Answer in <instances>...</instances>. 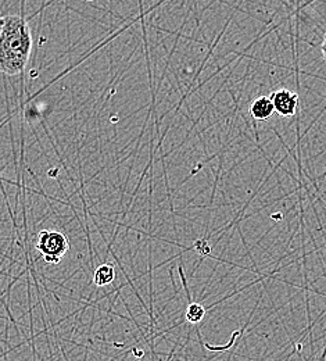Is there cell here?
Wrapping results in <instances>:
<instances>
[{
  "label": "cell",
  "mask_w": 326,
  "mask_h": 361,
  "mask_svg": "<svg viewBox=\"0 0 326 361\" xmlns=\"http://www.w3.org/2000/svg\"><path fill=\"white\" fill-rule=\"evenodd\" d=\"M206 317V309L203 305L192 302L187 306V313H185V319L189 324H199L203 321V318Z\"/></svg>",
  "instance_id": "6"
},
{
  "label": "cell",
  "mask_w": 326,
  "mask_h": 361,
  "mask_svg": "<svg viewBox=\"0 0 326 361\" xmlns=\"http://www.w3.org/2000/svg\"><path fill=\"white\" fill-rule=\"evenodd\" d=\"M37 249L42 255L45 263L57 264L70 249L68 238L58 231L42 229L37 238Z\"/></svg>",
  "instance_id": "2"
},
{
  "label": "cell",
  "mask_w": 326,
  "mask_h": 361,
  "mask_svg": "<svg viewBox=\"0 0 326 361\" xmlns=\"http://www.w3.org/2000/svg\"><path fill=\"white\" fill-rule=\"evenodd\" d=\"M1 24H3V17L0 16V30H1Z\"/></svg>",
  "instance_id": "8"
},
{
  "label": "cell",
  "mask_w": 326,
  "mask_h": 361,
  "mask_svg": "<svg viewBox=\"0 0 326 361\" xmlns=\"http://www.w3.org/2000/svg\"><path fill=\"white\" fill-rule=\"evenodd\" d=\"M275 111L282 117H293L299 106V94L293 90H278L270 94Z\"/></svg>",
  "instance_id": "3"
},
{
  "label": "cell",
  "mask_w": 326,
  "mask_h": 361,
  "mask_svg": "<svg viewBox=\"0 0 326 361\" xmlns=\"http://www.w3.org/2000/svg\"><path fill=\"white\" fill-rule=\"evenodd\" d=\"M115 279V270L111 264H101L99 266L94 274V282L96 286H107L113 283Z\"/></svg>",
  "instance_id": "5"
},
{
  "label": "cell",
  "mask_w": 326,
  "mask_h": 361,
  "mask_svg": "<svg viewBox=\"0 0 326 361\" xmlns=\"http://www.w3.org/2000/svg\"><path fill=\"white\" fill-rule=\"evenodd\" d=\"M32 51V34L24 16L3 17L0 30V73L6 75L23 74Z\"/></svg>",
  "instance_id": "1"
},
{
  "label": "cell",
  "mask_w": 326,
  "mask_h": 361,
  "mask_svg": "<svg viewBox=\"0 0 326 361\" xmlns=\"http://www.w3.org/2000/svg\"><path fill=\"white\" fill-rule=\"evenodd\" d=\"M321 51H322V57H324L326 63V32L324 34V41H322V45H321Z\"/></svg>",
  "instance_id": "7"
},
{
  "label": "cell",
  "mask_w": 326,
  "mask_h": 361,
  "mask_svg": "<svg viewBox=\"0 0 326 361\" xmlns=\"http://www.w3.org/2000/svg\"><path fill=\"white\" fill-rule=\"evenodd\" d=\"M250 113H251L253 118H256L258 121L270 120L272 117V114L275 113V107H274L271 97L270 96L257 97L250 106Z\"/></svg>",
  "instance_id": "4"
}]
</instances>
